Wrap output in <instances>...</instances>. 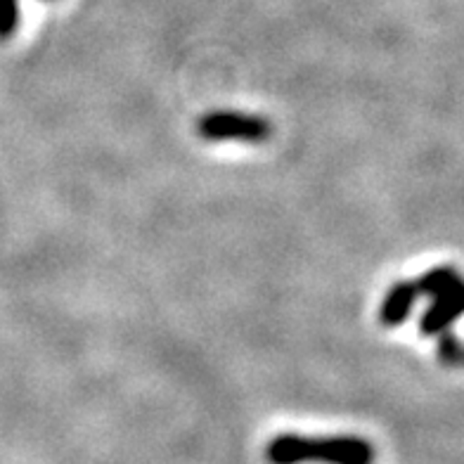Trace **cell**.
Masks as SVG:
<instances>
[{
    "label": "cell",
    "mask_w": 464,
    "mask_h": 464,
    "mask_svg": "<svg viewBox=\"0 0 464 464\" xmlns=\"http://www.w3.org/2000/svg\"><path fill=\"white\" fill-rule=\"evenodd\" d=\"M197 135L208 142H258L270 140L273 126L268 119L256 114H246V111H230V110H216L204 114L197 121Z\"/></svg>",
    "instance_id": "cell-2"
},
{
    "label": "cell",
    "mask_w": 464,
    "mask_h": 464,
    "mask_svg": "<svg viewBox=\"0 0 464 464\" xmlns=\"http://www.w3.org/2000/svg\"><path fill=\"white\" fill-rule=\"evenodd\" d=\"M19 17V0H0V41H7L17 34Z\"/></svg>",
    "instance_id": "cell-6"
},
{
    "label": "cell",
    "mask_w": 464,
    "mask_h": 464,
    "mask_svg": "<svg viewBox=\"0 0 464 464\" xmlns=\"http://www.w3.org/2000/svg\"><path fill=\"white\" fill-rule=\"evenodd\" d=\"M417 285L415 282H396L389 292H386L382 308H379V320L384 327H398L408 320L412 313V305L417 301Z\"/></svg>",
    "instance_id": "cell-4"
},
{
    "label": "cell",
    "mask_w": 464,
    "mask_h": 464,
    "mask_svg": "<svg viewBox=\"0 0 464 464\" xmlns=\"http://www.w3.org/2000/svg\"><path fill=\"white\" fill-rule=\"evenodd\" d=\"M439 353L446 365H464V348L459 346V342L452 334L440 336Z\"/></svg>",
    "instance_id": "cell-7"
},
{
    "label": "cell",
    "mask_w": 464,
    "mask_h": 464,
    "mask_svg": "<svg viewBox=\"0 0 464 464\" xmlns=\"http://www.w3.org/2000/svg\"><path fill=\"white\" fill-rule=\"evenodd\" d=\"M268 464H374L377 450L362 436L280 434L266 446Z\"/></svg>",
    "instance_id": "cell-1"
},
{
    "label": "cell",
    "mask_w": 464,
    "mask_h": 464,
    "mask_svg": "<svg viewBox=\"0 0 464 464\" xmlns=\"http://www.w3.org/2000/svg\"><path fill=\"white\" fill-rule=\"evenodd\" d=\"M464 313V282L459 280L455 287L448 292L434 296V305H429V311L421 315L420 330L421 334L434 336V334H446L455 320Z\"/></svg>",
    "instance_id": "cell-3"
},
{
    "label": "cell",
    "mask_w": 464,
    "mask_h": 464,
    "mask_svg": "<svg viewBox=\"0 0 464 464\" xmlns=\"http://www.w3.org/2000/svg\"><path fill=\"white\" fill-rule=\"evenodd\" d=\"M459 280H462V277H459L455 270L448 268V266H440V268L429 270L427 276H421L420 282H415V285H417V292L434 299V296H439V294H443V292H448L450 287H455Z\"/></svg>",
    "instance_id": "cell-5"
}]
</instances>
